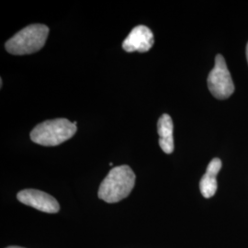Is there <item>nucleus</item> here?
I'll use <instances>...</instances> for the list:
<instances>
[{"label": "nucleus", "mask_w": 248, "mask_h": 248, "mask_svg": "<svg viewBox=\"0 0 248 248\" xmlns=\"http://www.w3.org/2000/svg\"><path fill=\"white\" fill-rule=\"evenodd\" d=\"M247 59H248V45H247Z\"/></svg>", "instance_id": "nucleus-9"}, {"label": "nucleus", "mask_w": 248, "mask_h": 248, "mask_svg": "<svg viewBox=\"0 0 248 248\" xmlns=\"http://www.w3.org/2000/svg\"><path fill=\"white\" fill-rule=\"evenodd\" d=\"M135 174L129 166L111 169L98 188V198L108 203H116L127 198L135 185Z\"/></svg>", "instance_id": "nucleus-1"}, {"label": "nucleus", "mask_w": 248, "mask_h": 248, "mask_svg": "<svg viewBox=\"0 0 248 248\" xmlns=\"http://www.w3.org/2000/svg\"><path fill=\"white\" fill-rule=\"evenodd\" d=\"M154 43V34L150 29L144 25H139L133 28L124 40L123 48L128 53H145L153 47Z\"/></svg>", "instance_id": "nucleus-6"}, {"label": "nucleus", "mask_w": 248, "mask_h": 248, "mask_svg": "<svg viewBox=\"0 0 248 248\" xmlns=\"http://www.w3.org/2000/svg\"><path fill=\"white\" fill-rule=\"evenodd\" d=\"M17 198L21 203L44 213H56L60 210V205L53 196L41 190L24 189L18 192Z\"/></svg>", "instance_id": "nucleus-5"}, {"label": "nucleus", "mask_w": 248, "mask_h": 248, "mask_svg": "<svg viewBox=\"0 0 248 248\" xmlns=\"http://www.w3.org/2000/svg\"><path fill=\"white\" fill-rule=\"evenodd\" d=\"M77 125L66 119H54L38 124L31 133L33 142L44 146H56L77 133Z\"/></svg>", "instance_id": "nucleus-2"}, {"label": "nucleus", "mask_w": 248, "mask_h": 248, "mask_svg": "<svg viewBox=\"0 0 248 248\" xmlns=\"http://www.w3.org/2000/svg\"><path fill=\"white\" fill-rule=\"evenodd\" d=\"M222 169V161L219 158H213L206 170V173L202 177L200 182L201 192L206 199H210L214 196L217 191V175Z\"/></svg>", "instance_id": "nucleus-7"}, {"label": "nucleus", "mask_w": 248, "mask_h": 248, "mask_svg": "<svg viewBox=\"0 0 248 248\" xmlns=\"http://www.w3.org/2000/svg\"><path fill=\"white\" fill-rule=\"evenodd\" d=\"M21 248V247H9V248Z\"/></svg>", "instance_id": "nucleus-10"}, {"label": "nucleus", "mask_w": 248, "mask_h": 248, "mask_svg": "<svg viewBox=\"0 0 248 248\" xmlns=\"http://www.w3.org/2000/svg\"><path fill=\"white\" fill-rule=\"evenodd\" d=\"M49 28L44 24H31L19 31L6 43V50L14 55L31 54L45 46Z\"/></svg>", "instance_id": "nucleus-3"}, {"label": "nucleus", "mask_w": 248, "mask_h": 248, "mask_svg": "<svg viewBox=\"0 0 248 248\" xmlns=\"http://www.w3.org/2000/svg\"><path fill=\"white\" fill-rule=\"evenodd\" d=\"M174 125L169 114H163L157 122V133L159 135V145L166 154H171L174 151Z\"/></svg>", "instance_id": "nucleus-8"}, {"label": "nucleus", "mask_w": 248, "mask_h": 248, "mask_svg": "<svg viewBox=\"0 0 248 248\" xmlns=\"http://www.w3.org/2000/svg\"><path fill=\"white\" fill-rule=\"evenodd\" d=\"M208 88L214 98L225 99L234 91V85L222 54L215 57V64L208 77Z\"/></svg>", "instance_id": "nucleus-4"}]
</instances>
